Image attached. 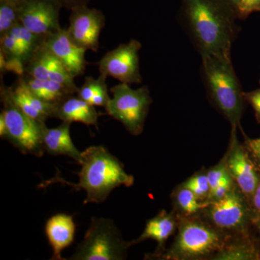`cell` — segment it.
<instances>
[{"label": "cell", "instance_id": "3", "mask_svg": "<svg viewBox=\"0 0 260 260\" xmlns=\"http://www.w3.org/2000/svg\"><path fill=\"white\" fill-rule=\"evenodd\" d=\"M201 58L203 79L212 103L232 126L240 128L245 99L231 54Z\"/></svg>", "mask_w": 260, "mask_h": 260}, {"label": "cell", "instance_id": "18", "mask_svg": "<svg viewBox=\"0 0 260 260\" xmlns=\"http://www.w3.org/2000/svg\"><path fill=\"white\" fill-rule=\"evenodd\" d=\"M177 227V216L172 213L161 210L158 215L147 221L144 231L138 239L129 242L130 245L139 244L148 239L158 243V248L150 257H159L164 251V245Z\"/></svg>", "mask_w": 260, "mask_h": 260}, {"label": "cell", "instance_id": "19", "mask_svg": "<svg viewBox=\"0 0 260 260\" xmlns=\"http://www.w3.org/2000/svg\"><path fill=\"white\" fill-rule=\"evenodd\" d=\"M99 116L94 106L74 95L56 104L53 114V118L62 121H79L87 126H97Z\"/></svg>", "mask_w": 260, "mask_h": 260}, {"label": "cell", "instance_id": "15", "mask_svg": "<svg viewBox=\"0 0 260 260\" xmlns=\"http://www.w3.org/2000/svg\"><path fill=\"white\" fill-rule=\"evenodd\" d=\"M9 90L15 104L32 119L45 123L47 119L53 118L55 104L44 102L32 93L22 76L18 77Z\"/></svg>", "mask_w": 260, "mask_h": 260}, {"label": "cell", "instance_id": "13", "mask_svg": "<svg viewBox=\"0 0 260 260\" xmlns=\"http://www.w3.org/2000/svg\"><path fill=\"white\" fill-rule=\"evenodd\" d=\"M25 74L42 80H51L64 85L77 93L74 77L44 44L31 56L25 67Z\"/></svg>", "mask_w": 260, "mask_h": 260}, {"label": "cell", "instance_id": "31", "mask_svg": "<svg viewBox=\"0 0 260 260\" xmlns=\"http://www.w3.org/2000/svg\"><path fill=\"white\" fill-rule=\"evenodd\" d=\"M245 148L250 153L256 168L260 169V138L257 139H246Z\"/></svg>", "mask_w": 260, "mask_h": 260}, {"label": "cell", "instance_id": "8", "mask_svg": "<svg viewBox=\"0 0 260 260\" xmlns=\"http://www.w3.org/2000/svg\"><path fill=\"white\" fill-rule=\"evenodd\" d=\"M202 212L213 226L224 234L245 232L250 217L247 198L237 184L221 199L208 203Z\"/></svg>", "mask_w": 260, "mask_h": 260}, {"label": "cell", "instance_id": "1", "mask_svg": "<svg viewBox=\"0 0 260 260\" xmlns=\"http://www.w3.org/2000/svg\"><path fill=\"white\" fill-rule=\"evenodd\" d=\"M185 26L200 56L231 54L237 14L226 0H184Z\"/></svg>", "mask_w": 260, "mask_h": 260}, {"label": "cell", "instance_id": "16", "mask_svg": "<svg viewBox=\"0 0 260 260\" xmlns=\"http://www.w3.org/2000/svg\"><path fill=\"white\" fill-rule=\"evenodd\" d=\"M72 123L62 121L56 127L48 128L43 126L42 139L45 153L51 155H65L73 158L80 164L82 152L78 150L70 136V126Z\"/></svg>", "mask_w": 260, "mask_h": 260}, {"label": "cell", "instance_id": "6", "mask_svg": "<svg viewBox=\"0 0 260 260\" xmlns=\"http://www.w3.org/2000/svg\"><path fill=\"white\" fill-rule=\"evenodd\" d=\"M131 246L121 237L112 220L93 217L83 240L77 246L73 260H122Z\"/></svg>", "mask_w": 260, "mask_h": 260}, {"label": "cell", "instance_id": "21", "mask_svg": "<svg viewBox=\"0 0 260 260\" xmlns=\"http://www.w3.org/2000/svg\"><path fill=\"white\" fill-rule=\"evenodd\" d=\"M106 75L101 74L97 79L86 77L83 85L78 88V96L94 107H106L110 100Z\"/></svg>", "mask_w": 260, "mask_h": 260}, {"label": "cell", "instance_id": "14", "mask_svg": "<svg viewBox=\"0 0 260 260\" xmlns=\"http://www.w3.org/2000/svg\"><path fill=\"white\" fill-rule=\"evenodd\" d=\"M43 44L62 63L74 78L85 73L88 64L85 58L87 50L78 47L72 42L66 29L61 28L57 31L44 36Z\"/></svg>", "mask_w": 260, "mask_h": 260}, {"label": "cell", "instance_id": "28", "mask_svg": "<svg viewBox=\"0 0 260 260\" xmlns=\"http://www.w3.org/2000/svg\"><path fill=\"white\" fill-rule=\"evenodd\" d=\"M239 18H246L256 11H260V0H226Z\"/></svg>", "mask_w": 260, "mask_h": 260}, {"label": "cell", "instance_id": "38", "mask_svg": "<svg viewBox=\"0 0 260 260\" xmlns=\"http://www.w3.org/2000/svg\"><path fill=\"white\" fill-rule=\"evenodd\" d=\"M259 83H260V81H259Z\"/></svg>", "mask_w": 260, "mask_h": 260}, {"label": "cell", "instance_id": "33", "mask_svg": "<svg viewBox=\"0 0 260 260\" xmlns=\"http://www.w3.org/2000/svg\"><path fill=\"white\" fill-rule=\"evenodd\" d=\"M63 8L68 10H73L78 7L85 6L88 5L89 2L91 0H58Z\"/></svg>", "mask_w": 260, "mask_h": 260}, {"label": "cell", "instance_id": "5", "mask_svg": "<svg viewBox=\"0 0 260 260\" xmlns=\"http://www.w3.org/2000/svg\"><path fill=\"white\" fill-rule=\"evenodd\" d=\"M0 98L2 113L6 124L4 140L23 154L42 157L45 153L42 144V130L45 123L39 122L27 115L15 104L10 95L9 87L2 82Z\"/></svg>", "mask_w": 260, "mask_h": 260}, {"label": "cell", "instance_id": "7", "mask_svg": "<svg viewBox=\"0 0 260 260\" xmlns=\"http://www.w3.org/2000/svg\"><path fill=\"white\" fill-rule=\"evenodd\" d=\"M110 91L113 98L105 107L108 115L121 122L130 134H141L153 102L148 87L133 89L129 84L121 83Z\"/></svg>", "mask_w": 260, "mask_h": 260}, {"label": "cell", "instance_id": "29", "mask_svg": "<svg viewBox=\"0 0 260 260\" xmlns=\"http://www.w3.org/2000/svg\"><path fill=\"white\" fill-rule=\"evenodd\" d=\"M206 172L211 191L218 186L219 183L223 180L224 178L230 174L228 170L225 156L215 167L210 168Z\"/></svg>", "mask_w": 260, "mask_h": 260}, {"label": "cell", "instance_id": "24", "mask_svg": "<svg viewBox=\"0 0 260 260\" xmlns=\"http://www.w3.org/2000/svg\"><path fill=\"white\" fill-rule=\"evenodd\" d=\"M257 251L250 244L240 241L228 239L223 249L212 259L216 260H247L258 259Z\"/></svg>", "mask_w": 260, "mask_h": 260}, {"label": "cell", "instance_id": "37", "mask_svg": "<svg viewBox=\"0 0 260 260\" xmlns=\"http://www.w3.org/2000/svg\"><path fill=\"white\" fill-rule=\"evenodd\" d=\"M259 228L260 229V221L259 222Z\"/></svg>", "mask_w": 260, "mask_h": 260}, {"label": "cell", "instance_id": "23", "mask_svg": "<svg viewBox=\"0 0 260 260\" xmlns=\"http://www.w3.org/2000/svg\"><path fill=\"white\" fill-rule=\"evenodd\" d=\"M10 31L18 41L21 51L22 60L25 67L34 53L42 45L44 36L34 34L20 23L15 25Z\"/></svg>", "mask_w": 260, "mask_h": 260}, {"label": "cell", "instance_id": "9", "mask_svg": "<svg viewBox=\"0 0 260 260\" xmlns=\"http://www.w3.org/2000/svg\"><path fill=\"white\" fill-rule=\"evenodd\" d=\"M142 44L132 39L109 51L98 62L101 74L111 76L121 83L140 84L143 81L140 74L139 51Z\"/></svg>", "mask_w": 260, "mask_h": 260}, {"label": "cell", "instance_id": "34", "mask_svg": "<svg viewBox=\"0 0 260 260\" xmlns=\"http://www.w3.org/2000/svg\"><path fill=\"white\" fill-rule=\"evenodd\" d=\"M250 199L254 209L260 213V181Z\"/></svg>", "mask_w": 260, "mask_h": 260}, {"label": "cell", "instance_id": "2", "mask_svg": "<svg viewBox=\"0 0 260 260\" xmlns=\"http://www.w3.org/2000/svg\"><path fill=\"white\" fill-rule=\"evenodd\" d=\"M81 169L78 173V183L65 181L59 174L39 186L44 188L53 183H60L72 186L77 191H85L84 204L102 203L116 188L129 187L134 184V177L125 172L120 160L113 155L105 147L93 145L82 152Z\"/></svg>", "mask_w": 260, "mask_h": 260}, {"label": "cell", "instance_id": "35", "mask_svg": "<svg viewBox=\"0 0 260 260\" xmlns=\"http://www.w3.org/2000/svg\"><path fill=\"white\" fill-rule=\"evenodd\" d=\"M5 133H6V124H5L4 116L3 113L0 114V137L4 139Z\"/></svg>", "mask_w": 260, "mask_h": 260}, {"label": "cell", "instance_id": "26", "mask_svg": "<svg viewBox=\"0 0 260 260\" xmlns=\"http://www.w3.org/2000/svg\"><path fill=\"white\" fill-rule=\"evenodd\" d=\"M181 185L190 189L203 201L207 202L208 200L210 192V186L206 171L194 174L182 183Z\"/></svg>", "mask_w": 260, "mask_h": 260}, {"label": "cell", "instance_id": "32", "mask_svg": "<svg viewBox=\"0 0 260 260\" xmlns=\"http://www.w3.org/2000/svg\"><path fill=\"white\" fill-rule=\"evenodd\" d=\"M244 97L251 104L255 112L256 119L260 122V89L244 93Z\"/></svg>", "mask_w": 260, "mask_h": 260}, {"label": "cell", "instance_id": "17", "mask_svg": "<svg viewBox=\"0 0 260 260\" xmlns=\"http://www.w3.org/2000/svg\"><path fill=\"white\" fill-rule=\"evenodd\" d=\"M75 224L72 215L58 213L48 219L45 233L53 250L51 259L62 260L61 252L74 241Z\"/></svg>", "mask_w": 260, "mask_h": 260}, {"label": "cell", "instance_id": "20", "mask_svg": "<svg viewBox=\"0 0 260 260\" xmlns=\"http://www.w3.org/2000/svg\"><path fill=\"white\" fill-rule=\"evenodd\" d=\"M22 78L32 93L50 104H57L75 94L62 84L53 80L37 79L25 74Z\"/></svg>", "mask_w": 260, "mask_h": 260}, {"label": "cell", "instance_id": "25", "mask_svg": "<svg viewBox=\"0 0 260 260\" xmlns=\"http://www.w3.org/2000/svg\"><path fill=\"white\" fill-rule=\"evenodd\" d=\"M20 23L18 5L0 1V36L9 32Z\"/></svg>", "mask_w": 260, "mask_h": 260}, {"label": "cell", "instance_id": "12", "mask_svg": "<svg viewBox=\"0 0 260 260\" xmlns=\"http://www.w3.org/2000/svg\"><path fill=\"white\" fill-rule=\"evenodd\" d=\"M20 23L41 36L61 28L59 13L63 8L58 0H22L18 3Z\"/></svg>", "mask_w": 260, "mask_h": 260}, {"label": "cell", "instance_id": "10", "mask_svg": "<svg viewBox=\"0 0 260 260\" xmlns=\"http://www.w3.org/2000/svg\"><path fill=\"white\" fill-rule=\"evenodd\" d=\"M68 36L75 45L85 50L97 52L99 37L105 26V15L101 10L88 8V5L71 10Z\"/></svg>", "mask_w": 260, "mask_h": 260}, {"label": "cell", "instance_id": "36", "mask_svg": "<svg viewBox=\"0 0 260 260\" xmlns=\"http://www.w3.org/2000/svg\"><path fill=\"white\" fill-rule=\"evenodd\" d=\"M0 1L10 2V3H15V4H18V3L21 2L22 0H0Z\"/></svg>", "mask_w": 260, "mask_h": 260}, {"label": "cell", "instance_id": "11", "mask_svg": "<svg viewBox=\"0 0 260 260\" xmlns=\"http://www.w3.org/2000/svg\"><path fill=\"white\" fill-rule=\"evenodd\" d=\"M237 126H232L230 143L225 158L228 170L238 187L247 199H250L260 181V177L254 161L245 147L237 138Z\"/></svg>", "mask_w": 260, "mask_h": 260}, {"label": "cell", "instance_id": "4", "mask_svg": "<svg viewBox=\"0 0 260 260\" xmlns=\"http://www.w3.org/2000/svg\"><path fill=\"white\" fill-rule=\"evenodd\" d=\"M194 216L183 217L179 220L178 234L170 249L158 259L191 260L213 257L223 249L229 237Z\"/></svg>", "mask_w": 260, "mask_h": 260}, {"label": "cell", "instance_id": "27", "mask_svg": "<svg viewBox=\"0 0 260 260\" xmlns=\"http://www.w3.org/2000/svg\"><path fill=\"white\" fill-rule=\"evenodd\" d=\"M0 54L6 59H19L23 61L18 41L10 31L0 36Z\"/></svg>", "mask_w": 260, "mask_h": 260}, {"label": "cell", "instance_id": "30", "mask_svg": "<svg viewBox=\"0 0 260 260\" xmlns=\"http://www.w3.org/2000/svg\"><path fill=\"white\" fill-rule=\"evenodd\" d=\"M236 183L230 174L226 176L223 180L220 181L218 186L210 191L209 196H208V203L210 202L216 201V200H220L225 197L235 185Z\"/></svg>", "mask_w": 260, "mask_h": 260}, {"label": "cell", "instance_id": "22", "mask_svg": "<svg viewBox=\"0 0 260 260\" xmlns=\"http://www.w3.org/2000/svg\"><path fill=\"white\" fill-rule=\"evenodd\" d=\"M174 206L183 217H191L203 211L208 205V202L203 201L188 188L182 186L173 193Z\"/></svg>", "mask_w": 260, "mask_h": 260}]
</instances>
